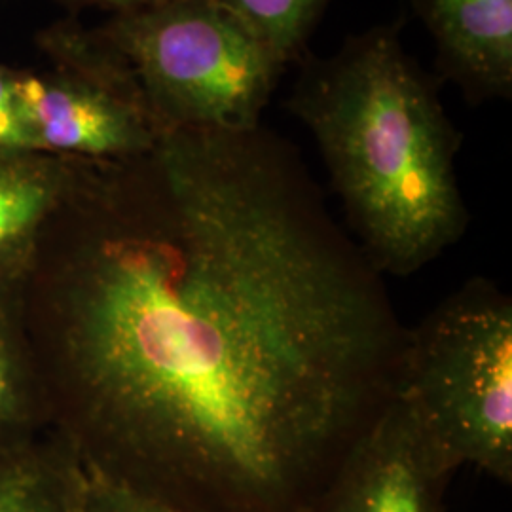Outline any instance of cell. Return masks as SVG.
<instances>
[{"label": "cell", "instance_id": "13", "mask_svg": "<svg viewBox=\"0 0 512 512\" xmlns=\"http://www.w3.org/2000/svg\"><path fill=\"white\" fill-rule=\"evenodd\" d=\"M16 74L0 69V156H31L42 152L14 88Z\"/></svg>", "mask_w": 512, "mask_h": 512}, {"label": "cell", "instance_id": "3", "mask_svg": "<svg viewBox=\"0 0 512 512\" xmlns=\"http://www.w3.org/2000/svg\"><path fill=\"white\" fill-rule=\"evenodd\" d=\"M101 44L160 135L262 126L287 65L213 0L118 14Z\"/></svg>", "mask_w": 512, "mask_h": 512}, {"label": "cell", "instance_id": "6", "mask_svg": "<svg viewBox=\"0 0 512 512\" xmlns=\"http://www.w3.org/2000/svg\"><path fill=\"white\" fill-rule=\"evenodd\" d=\"M452 473L395 395L306 512H442Z\"/></svg>", "mask_w": 512, "mask_h": 512}, {"label": "cell", "instance_id": "12", "mask_svg": "<svg viewBox=\"0 0 512 512\" xmlns=\"http://www.w3.org/2000/svg\"><path fill=\"white\" fill-rule=\"evenodd\" d=\"M27 404V380L19 361L12 334L0 315V444L6 440L10 427H16Z\"/></svg>", "mask_w": 512, "mask_h": 512}, {"label": "cell", "instance_id": "10", "mask_svg": "<svg viewBox=\"0 0 512 512\" xmlns=\"http://www.w3.org/2000/svg\"><path fill=\"white\" fill-rule=\"evenodd\" d=\"M239 19L287 67L306 46L329 0H213Z\"/></svg>", "mask_w": 512, "mask_h": 512}, {"label": "cell", "instance_id": "5", "mask_svg": "<svg viewBox=\"0 0 512 512\" xmlns=\"http://www.w3.org/2000/svg\"><path fill=\"white\" fill-rule=\"evenodd\" d=\"M14 88L42 150L124 162L147 156L162 137L128 86L86 52L74 78L16 74Z\"/></svg>", "mask_w": 512, "mask_h": 512}, {"label": "cell", "instance_id": "8", "mask_svg": "<svg viewBox=\"0 0 512 512\" xmlns=\"http://www.w3.org/2000/svg\"><path fill=\"white\" fill-rule=\"evenodd\" d=\"M80 480L73 444L50 454L16 440L0 444V512H78Z\"/></svg>", "mask_w": 512, "mask_h": 512}, {"label": "cell", "instance_id": "11", "mask_svg": "<svg viewBox=\"0 0 512 512\" xmlns=\"http://www.w3.org/2000/svg\"><path fill=\"white\" fill-rule=\"evenodd\" d=\"M80 465L82 480L78 512H184L103 475L82 459Z\"/></svg>", "mask_w": 512, "mask_h": 512}, {"label": "cell", "instance_id": "9", "mask_svg": "<svg viewBox=\"0 0 512 512\" xmlns=\"http://www.w3.org/2000/svg\"><path fill=\"white\" fill-rule=\"evenodd\" d=\"M65 177L31 156H0V274L25 255L61 198Z\"/></svg>", "mask_w": 512, "mask_h": 512}, {"label": "cell", "instance_id": "2", "mask_svg": "<svg viewBox=\"0 0 512 512\" xmlns=\"http://www.w3.org/2000/svg\"><path fill=\"white\" fill-rule=\"evenodd\" d=\"M403 21L351 35L334 54L302 55L287 109L310 129L349 236L380 275L416 274L463 238L461 133L439 80L406 52Z\"/></svg>", "mask_w": 512, "mask_h": 512}, {"label": "cell", "instance_id": "14", "mask_svg": "<svg viewBox=\"0 0 512 512\" xmlns=\"http://www.w3.org/2000/svg\"><path fill=\"white\" fill-rule=\"evenodd\" d=\"M78 2L97 4V6L112 8L118 14H128V12H135V10H143V8L162 4V2H167V0H78Z\"/></svg>", "mask_w": 512, "mask_h": 512}, {"label": "cell", "instance_id": "1", "mask_svg": "<svg viewBox=\"0 0 512 512\" xmlns=\"http://www.w3.org/2000/svg\"><path fill=\"white\" fill-rule=\"evenodd\" d=\"M139 169L59 289L74 450L184 512H306L397 395L384 275L262 126L165 133Z\"/></svg>", "mask_w": 512, "mask_h": 512}, {"label": "cell", "instance_id": "7", "mask_svg": "<svg viewBox=\"0 0 512 512\" xmlns=\"http://www.w3.org/2000/svg\"><path fill=\"white\" fill-rule=\"evenodd\" d=\"M437 48L440 78L480 105L512 95V0H410Z\"/></svg>", "mask_w": 512, "mask_h": 512}, {"label": "cell", "instance_id": "4", "mask_svg": "<svg viewBox=\"0 0 512 512\" xmlns=\"http://www.w3.org/2000/svg\"><path fill=\"white\" fill-rule=\"evenodd\" d=\"M397 399L452 471L511 484V296L471 279L406 330Z\"/></svg>", "mask_w": 512, "mask_h": 512}]
</instances>
